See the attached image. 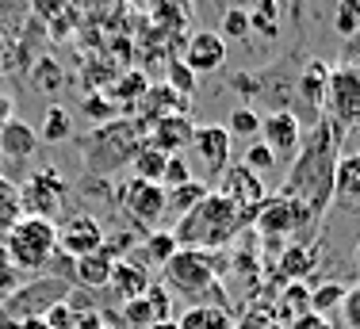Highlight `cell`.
<instances>
[{
    "label": "cell",
    "mask_w": 360,
    "mask_h": 329,
    "mask_svg": "<svg viewBox=\"0 0 360 329\" xmlns=\"http://www.w3.org/2000/svg\"><path fill=\"white\" fill-rule=\"evenodd\" d=\"M345 134L349 131H341L338 123H330L322 115L311 127V134H303V146L291 157V169H288L284 184H280V195L299 199L319 222L333 207V169H338V157L345 153L341 150Z\"/></svg>",
    "instance_id": "6da1fadb"
},
{
    "label": "cell",
    "mask_w": 360,
    "mask_h": 329,
    "mask_svg": "<svg viewBox=\"0 0 360 329\" xmlns=\"http://www.w3.org/2000/svg\"><path fill=\"white\" fill-rule=\"evenodd\" d=\"M250 222H253V214H245L242 207H234L226 195H219L215 188H211L207 199H200L184 219H176L173 238H176L180 249L219 253V249H226Z\"/></svg>",
    "instance_id": "7a4b0ae2"
},
{
    "label": "cell",
    "mask_w": 360,
    "mask_h": 329,
    "mask_svg": "<svg viewBox=\"0 0 360 329\" xmlns=\"http://www.w3.org/2000/svg\"><path fill=\"white\" fill-rule=\"evenodd\" d=\"M161 283H165L169 295L188 299V307L230 310V299H226V291H222V261L215 253L176 249V257L161 268Z\"/></svg>",
    "instance_id": "3957f363"
},
{
    "label": "cell",
    "mask_w": 360,
    "mask_h": 329,
    "mask_svg": "<svg viewBox=\"0 0 360 329\" xmlns=\"http://www.w3.org/2000/svg\"><path fill=\"white\" fill-rule=\"evenodd\" d=\"M146 142L134 119H111V123L92 127L89 138L81 142V161H84V176L108 180L119 164H131V157L139 153V146Z\"/></svg>",
    "instance_id": "277c9868"
},
{
    "label": "cell",
    "mask_w": 360,
    "mask_h": 329,
    "mask_svg": "<svg viewBox=\"0 0 360 329\" xmlns=\"http://www.w3.org/2000/svg\"><path fill=\"white\" fill-rule=\"evenodd\" d=\"M0 241L15 272H46L58 257V222L23 214Z\"/></svg>",
    "instance_id": "5b68a950"
},
{
    "label": "cell",
    "mask_w": 360,
    "mask_h": 329,
    "mask_svg": "<svg viewBox=\"0 0 360 329\" xmlns=\"http://www.w3.org/2000/svg\"><path fill=\"white\" fill-rule=\"evenodd\" d=\"M253 233L264 241L269 249H280V245H288V238H295V233H303V230H311V226H319V219H314L311 211H307L299 199H288V195H269L261 207L253 211Z\"/></svg>",
    "instance_id": "8992f818"
},
{
    "label": "cell",
    "mask_w": 360,
    "mask_h": 329,
    "mask_svg": "<svg viewBox=\"0 0 360 329\" xmlns=\"http://www.w3.org/2000/svg\"><path fill=\"white\" fill-rule=\"evenodd\" d=\"M322 115L330 119V123H338L341 131H353V127L360 123V62L330 65Z\"/></svg>",
    "instance_id": "52a82bcc"
},
{
    "label": "cell",
    "mask_w": 360,
    "mask_h": 329,
    "mask_svg": "<svg viewBox=\"0 0 360 329\" xmlns=\"http://www.w3.org/2000/svg\"><path fill=\"white\" fill-rule=\"evenodd\" d=\"M123 219L131 222V230H142V233H153L161 230V219H165V188L161 184H150V180H127L115 195Z\"/></svg>",
    "instance_id": "ba28073f"
},
{
    "label": "cell",
    "mask_w": 360,
    "mask_h": 329,
    "mask_svg": "<svg viewBox=\"0 0 360 329\" xmlns=\"http://www.w3.org/2000/svg\"><path fill=\"white\" fill-rule=\"evenodd\" d=\"M15 192H20V211L23 214L54 222V214L62 211V203H65V176L58 169H50V164H42V169H35L23 184H15Z\"/></svg>",
    "instance_id": "9c48e42d"
},
{
    "label": "cell",
    "mask_w": 360,
    "mask_h": 329,
    "mask_svg": "<svg viewBox=\"0 0 360 329\" xmlns=\"http://www.w3.org/2000/svg\"><path fill=\"white\" fill-rule=\"evenodd\" d=\"M65 299V283H58L54 276H42V280H27L4 295V318L8 322H31V318H42L54 302Z\"/></svg>",
    "instance_id": "30bf717a"
},
{
    "label": "cell",
    "mask_w": 360,
    "mask_h": 329,
    "mask_svg": "<svg viewBox=\"0 0 360 329\" xmlns=\"http://www.w3.org/2000/svg\"><path fill=\"white\" fill-rule=\"evenodd\" d=\"M230 146H234V138L226 134V127L222 123H203L192 131V142H188V150L195 153V161H200V169L207 172L211 180H219L222 172L230 169ZM207 180V184H211Z\"/></svg>",
    "instance_id": "8fae6325"
},
{
    "label": "cell",
    "mask_w": 360,
    "mask_h": 329,
    "mask_svg": "<svg viewBox=\"0 0 360 329\" xmlns=\"http://www.w3.org/2000/svg\"><path fill=\"white\" fill-rule=\"evenodd\" d=\"M261 142L272 150L276 161H291L303 146V119L288 108H276L261 119Z\"/></svg>",
    "instance_id": "7c38bea8"
},
{
    "label": "cell",
    "mask_w": 360,
    "mask_h": 329,
    "mask_svg": "<svg viewBox=\"0 0 360 329\" xmlns=\"http://www.w3.org/2000/svg\"><path fill=\"white\" fill-rule=\"evenodd\" d=\"M108 230L104 222L96 219V214H70V219L58 226V253H65L70 261H77V257H89L96 253L100 245H104Z\"/></svg>",
    "instance_id": "4fadbf2b"
},
{
    "label": "cell",
    "mask_w": 360,
    "mask_h": 329,
    "mask_svg": "<svg viewBox=\"0 0 360 329\" xmlns=\"http://www.w3.org/2000/svg\"><path fill=\"white\" fill-rule=\"evenodd\" d=\"M176 310L173 295L165 291V283L153 280L150 291H146L142 299H131L123 302V329H150L153 322H169Z\"/></svg>",
    "instance_id": "5bb4252c"
},
{
    "label": "cell",
    "mask_w": 360,
    "mask_h": 329,
    "mask_svg": "<svg viewBox=\"0 0 360 329\" xmlns=\"http://www.w3.org/2000/svg\"><path fill=\"white\" fill-rule=\"evenodd\" d=\"M180 62L200 73H219L226 65V42H222L219 31H188L184 46H180Z\"/></svg>",
    "instance_id": "9a60e30c"
},
{
    "label": "cell",
    "mask_w": 360,
    "mask_h": 329,
    "mask_svg": "<svg viewBox=\"0 0 360 329\" xmlns=\"http://www.w3.org/2000/svg\"><path fill=\"white\" fill-rule=\"evenodd\" d=\"M219 195H226L234 207H242L245 214H253L257 207L269 199V188H264V180L261 176H253L245 164H230L226 172L219 176V188H215Z\"/></svg>",
    "instance_id": "2e32d148"
},
{
    "label": "cell",
    "mask_w": 360,
    "mask_h": 329,
    "mask_svg": "<svg viewBox=\"0 0 360 329\" xmlns=\"http://www.w3.org/2000/svg\"><path fill=\"white\" fill-rule=\"evenodd\" d=\"M192 131H195V123L188 115H169V119H158V123L146 131V142H150L158 153H165V157H176V153L188 150Z\"/></svg>",
    "instance_id": "e0dca14e"
},
{
    "label": "cell",
    "mask_w": 360,
    "mask_h": 329,
    "mask_svg": "<svg viewBox=\"0 0 360 329\" xmlns=\"http://www.w3.org/2000/svg\"><path fill=\"white\" fill-rule=\"evenodd\" d=\"M333 207L360 214V153H341L333 169Z\"/></svg>",
    "instance_id": "ac0fdd59"
},
{
    "label": "cell",
    "mask_w": 360,
    "mask_h": 329,
    "mask_svg": "<svg viewBox=\"0 0 360 329\" xmlns=\"http://www.w3.org/2000/svg\"><path fill=\"white\" fill-rule=\"evenodd\" d=\"M319 245L311 241H291V245L280 249V261H276V276L284 283H307L319 268Z\"/></svg>",
    "instance_id": "d6986e66"
},
{
    "label": "cell",
    "mask_w": 360,
    "mask_h": 329,
    "mask_svg": "<svg viewBox=\"0 0 360 329\" xmlns=\"http://www.w3.org/2000/svg\"><path fill=\"white\" fill-rule=\"evenodd\" d=\"M326 81H330V62H322V58H311L299 69V100H303L307 115L314 123L322 119V108H326Z\"/></svg>",
    "instance_id": "ffe728a7"
},
{
    "label": "cell",
    "mask_w": 360,
    "mask_h": 329,
    "mask_svg": "<svg viewBox=\"0 0 360 329\" xmlns=\"http://www.w3.org/2000/svg\"><path fill=\"white\" fill-rule=\"evenodd\" d=\"M35 150H39L35 127H27L23 119H8V123L0 127V161L23 164L27 157H35Z\"/></svg>",
    "instance_id": "44dd1931"
},
{
    "label": "cell",
    "mask_w": 360,
    "mask_h": 329,
    "mask_svg": "<svg viewBox=\"0 0 360 329\" xmlns=\"http://www.w3.org/2000/svg\"><path fill=\"white\" fill-rule=\"evenodd\" d=\"M150 283H153L150 268H142L139 261H131V257H127V261H115L108 288L115 291L119 302H131V299H142L146 291H150Z\"/></svg>",
    "instance_id": "7402d4cb"
},
{
    "label": "cell",
    "mask_w": 360,
    "mask_h": 329,
    "mask_svg": "<svg viewBox=\"0 0 360 329\" xmlns=\"http://www.w3.org/2000/svg\"><path fill=\"white\" fill-rule=\"evenodd\" d=\"M176 238H173V230H153V233H142L139 238V245H134V253H131V261H139L142 268H165L169 261L176 257Z\"/></svg>",
    "instance_id": "603a6c76"
},
{
    "label": "cell",
    "mask_w": 360,
    "mask_h": 329,
    "mask_svg": "<svg viewBox=\"0 0 360 329\" xmlns=\"http://www.w3.org/2000/svg\"><path fill=\"white\" fill-rule=\"evenodd\" d=\"M111 268H115V261L96 249V253H89V257H77L73 268H70V280H73V288H81V291H100L111 283Z\"/></svg>",
    "instance_id": "cb8c5ba5"
},
{
    "label": "cell",
    "mask_w": 360,
    "mask_h": 329,
    "mask_svg": "<svg viewBox=\"0 0 360 329\" xmlns=\"http://www.w3.org/2000/svg\"><path fill=\"white\" fill-rule=\"evenodd\" d=\"M150 20L161 34L176 39V34H188L192 4H188V0H150Z\"/></svg>",
    "instance_id": "d4e9b609"
},
{
    "label": "cell",
    "mask_w": 360,
    "mask_h": 329,
    "mask_svg": "<svg viewBox=\"0 0 360 329\" xmlns=\"http://www.w3.org/2000/svg\"><path fill=\"white\" fill-rule=\"evenodd\" d=\"M272 314L280 325H291L295 318L311 314V283H284L272 299Z\"/></svg>",
    "instance_id": "484cf974"
},
{
    "label": "cell",
    "mask_w": 360,
    "mask_h": 329,
    "mask_svg": "<svg viewBox=\"0 0 360 329\" xmlns=\"http://www.w3.org/2000/svg\"><path fill=\"white\" fill-rule=\"evenodd\" d=\"M176 325L180 329H234V314L222 307H184Z\"/></svg>",
    "instance_id": "4316f807"
},
{
    "label": "cell",
    "mask_w": 360,
    "mask_h": 329,
    "mask_svg": "<svg viewBox=\"0 0 360 329\" xmlns=\"http://www.w3.org/2000/svg\"><path fill=\"white\" fill-rule=\"evenodd\" d=\"M146 92H150V77H146L142 69H127L123 81H115V96H111V103H115V108H123L127 115H131V111L142 103Z\"/></svg>",
    "instance_id": "83f0119b"
},
{
    "label": "cell",
    "mask_w": 360,
    "mask_h": 329,
    "mask_svg": "<svg viewBox=\"0 0 360 329\" xmlns=\"http://www.w3.org/2000/svg\"><path fill=\"white\" fill-rule=\"evenodd\" d=\"M207 192H211L207 180H188V184H180V188H173V192H165V211H173L176 219H184V214L192 211L200 199H207Z\"/></svg>",
    "instance_id": "f1b7e54d"
},
{
    "label": "cell",
    "mask_w": 360,
    "mask_h": 329,
    "mask_svg": "<svg viewBox=\"0 0 360 329\" xmlns=\"http://www.w3.org/2000/svg\"><path fill=\"white\" fill-rule=\"evenodd\" d=\"M39 142H65L73 134V115L62 108V103H50L46 115H42V127H39Z\"/></svg>",
    "instance_id": "f546056e"
},
{
    "label": "cell",
    "mask_w": 360,
    "mask_h": 329,
    "mask_svg": "<svg viewBox=\"0 0 360 329\" xmlns=\"http://www.w3.org/2000/svg\"><path fill=\"white\" fill-rule=\"evenodd\" d=\"M131 172H134V180H150V184H161V172H165V153H158L150 142H142L139 153L131 157Z\"/></svg>",
    "instance_id": "4dcf8cb0"
},
{
    "label": "cell",
    "mask_w": 360,
    "mask_h": 329,
    "mask_svg": "<svg viewBox=\"0 0 360 329\" xmlns=\"http://www.w3.org/2000/svg\"><path fill=\"white\" fill-rule=\"evenodd\" d=\"M341 299H345V283H341V280L319 283V288H311V314H319V318L338 314Z\"/></svg>",
    "instance_id": "1f68e13d"
},
{
    "label": "cell",
    "mask_w": 360,
    "mask_h": 329,
    "mask_svg": "<svg viewBox=\"0 0 360 329\" xmlns=\"http://www.w3.org/2000/svg\"><path fill=\"white\" fill-rule=\"evenodd\" d=\"M195 81H200V77H195L192 69L180 62V58H169V62H165V81H161V84H169L176 96L192 100V96H195Z\"/></svg>",
    "instance_id": "d6a6232c"
},
{
    "label": "cell",
    "mask_w": 360,
    "mask_h": 329,
    "mask_svg": "<svg viewBox=\"0 0 360 329\" xmlns=\"http://www.w3.org/2000/svg\"><path fill=\"white\" fill-rule=\"evenodd\" d=\"M20 219H23V211H20V192H15V184H12L8 176H0V238H4V233L12 230Z\"/></svg>",
    "instance_id": "836d02e7"
},
{
    "label": "cell",
    "mask_w": 360,
    "mask_h": 329,
    "mask_svg": "<svg viewBox=\"0 0 360 329\" xmlns=\"http://www.w3.org/2000/svg\"><path fill=\"white\" fill-rule=\"evenodd\" d=\"M226 134L257 142V138H261V115H257L253 108H234V111H230V119H226Z\"/></svg>",
    "instance_id": "e575fe53"
},
{
    "label": "cell",
    "mask_w": 360,
    "mask_h": 329,
    "mask_svg": "<svg viewBox=\"0 0 360 329\" xmlns=\"http://www.w3.org/2000/svg\"><path fill=\"white\" fill-rule=\"evenodd\" d=\"M333 31L341 39H360V0H338V8H333Z\"/></svg>",
    "instance_id": "d590c367"
},
{
    "label": "cell",
    "mask_w": 360,
    "mask_h": 329,
    "mask_svg": "<svg viewBox=\"0 0 360 329\" xmlns=\"http://www.w3.org/2000/svg\"><path fill=\"white\" fill-rule=\"evenodd\" d=\"M250 31H261L264 39H276L280 34V4L276 0H261L250 12Z\"/></svg>",
    "instance_id": "8d00e7d4"
},
{
    "label": "cell",
    "mask_w": 360,
    "mask_h": 329,
    "mask_svg": "<svg viewBox=\"0 0 360 329\" xmlns=\"http://www.w3.org/2000/svg\"><path fill=\"white\" fill-rule=\"evenodd\" d=\"M242 164L253 172V176H261V180H264V172H272L280 161L272 157V150L261 142V138H257V142H250V146H245V153H242Z\"/></svg>",
    "instance_id": "74e56055"
},
{
    "label": "cell",
    "mask_w": 360,
    "mask_h": 329,
    "mask_svg": "<svg viewBox=\"0 0 360 329\" xmlns=\"http://www.w3.org/2000/svg\"><path fill=\"white\" fill-rule=\"evenodd\" d=\"M234 329H288V325L276 322V314H272L269 302H253V307L234 322Z\"/></svg>",
    "instance_id": "f35d334b"
},
{
    "label": "cell",
    "mask_w": 360,
    "mask_h": 329,
    "mask_svg": "<svg viewBox=\"0 0 360 329\" xmlns=\"http://www.w3.org/2000/svg\"><path fill=\"white\" fill-rule=\"evenodd\" d=\"M219 34H222V42L226 39H245V34H250V8H242V4L226 8V12H222Z\"/></svg>",
    "instance_id": "ab89813d"
},
{
    "label": "cell",
    "mask_w": 360,
    "mask_h": 329,
    "mask_svg": "<svg viewBox=\"0 0 360 329\" xmlns=\"http://www.w3.org/2000/svg\"><path fill=\"white\" fill-rule=\"evenodd\" d=\"M188 180H195L192 176V164H188V157H165V172H161V188L165 192H173V188H180V184H188Z\"/></svg>",
    "instance_id": "60d3db41"
},
{
    "label": "cell",
    "mask_w": 360,
    "mask_h": 329,
    "mask_svg": "<svg viewBox=\"0 0 360 329\" xmlns=\"http://www.w3.org/2000/svg\"><path fill=\"white\" fill-rule=\"evenodd\" d=\"M338 318L345 329H360V283L356 288H345V299L338 307Z\"/></svg>",
    "instance_id": "b9f144b4"
},
{
    "label": "cell",
    "mask_w": 360,
    "mask_h": 329,
    "mask_svg": "<svg viewBox=\"0 0 360 329\" xmlns=\"http://www.w3.org/2000/svg\"><path fill=\"white\" fill-rule=\"evenodd\" d=\"M35 89L39 92H54V89H62V73H58V65L54 62H39V69H35Z\"/></svg>",
    "instance_id": "7bdbcfd3"
},
{
    "label": "cell",
    "mask_w": 360,
    "mask_h": 329,
    "mask_svg": "<svg viewBox=\"0 0 360 329\" xmlns=\"http://www.w3.org/2000/svg\"><path fill=\"white\" fill-rule=\"evenodd\" d=\"M42 325L46 329H70L73 325V310H70V302H54V307L46 310V314H42Z\"/></svg>",
    "instance_id": "ee69618b"
},
{
    "label": "cell",
    "mask_w": 360,
    "mask_h": 329,
    "mask_svg": "<svg viewBox=\"0 0 360 329\" xmlns=\"http://www.w3.org/2000/svg\"><path fill=\"white\" fill-rule=\"evenodd\" d=\"M84 111H89L92 119H96V127H100V123H111V119H115V103L96 100V96H84Z\"/></svg>",
    "instance_id": "f6af8a7d"
},
{
    "label": "cell",
    "mask_w": 360,
    "mask_h": 329,
    "mask_svg": "<svg viewBox=\"0 0 360 329\" xmlns=\"http://www.w3.org/2000/svg\"><path fill=\"white\" fill-rule=\"evenodd\" d=\"M15 288H20V280H15V268H12V261H8V253H4V241H0V291L12 295Z\"/></svg>",
    "instance_id": "bcb514c9"
},
{
    "label": "cell",
    "mask_w": 360,
    "mask_h": 329,
    "mask_svg": "<svg viewBox=\"0 0 360 329\" xmlns=\"http://www.w3.org/2000/svg\"><path fill=\"white\" fill-rule=\"evenodd\" d=\"M288 329H333L330 318H319V314H303V318H295Z\"/></svg>",
    "instance_id": "7dc6e473"
},
{
    "label": "cell",
    "mask_w": 360,
    "mask_h": 329,
    "mask_svg": "<svg viewBox=\"0 0 360 329\" xmlns=\"http://www.w3.org/2000/svg\"><path fill=\"white\" fill-rule=\"evenodd\" d=\"M12 111H15V103H12V96H0V127H4L8 119H15Z\"/></svg>",
    "instance_id": "c3c4849f"
},
{
    "label": "cell",
    "mask_w": 360,
    "mask_h": 329,
    "mask_svg": "<svg viewBox=\"0 0 360 329\" xmlns=\"http://www.w3.org/2000/svg\"><path fill=\"white\" fill-rule=\"evenodd\" d=\"M150 329H180V325H176V318H169V322H153Z\"/></svg>",
    "instance_id": "681fc988"
},
{
    "label": "cell",
    "mask_w": 360,
    "mask_h": 329,
    "mask_svg": "<svg viewBox=\"0 0 360 329\" xmlns=\"http://www.w3.org/2000/svg\"><path fill=\"white\" fill-rule=\"evenodd\" d=\"M0 329H12V322L4 318V295H0Z\"/></svg>",
    "instance_id": "f907efd6"
},
{
    "label": "cell",
    "mask_w": 360,
    "mask_h": 329,
    "mask_svg": "<svg viewBox=\"0 0 360 329\" xmlns=\"http://www.w3.org/2000/svg\"><path fill=\"white\" fill-rule=\"evenodd\" d=\"M353 261H356V268H360V241H356V249H353Z\"/></svg>",
    "instance_id": "816d5d0a"
},
{
    "label": "cell",
    "mask_w": 360,
    "mask_h": 329,
    "mask_svg": "<svg viewBox=\"0 0 360 329\" xmlns=\"http://www.w3.org/2000/svg\"><path fill=\"white\" fill-rule=\"evenodd\" d=\"M104 329H119V325H104Z\"/></svg>",
    "instance_id": "f5cc1de1"
}]
</instances>
